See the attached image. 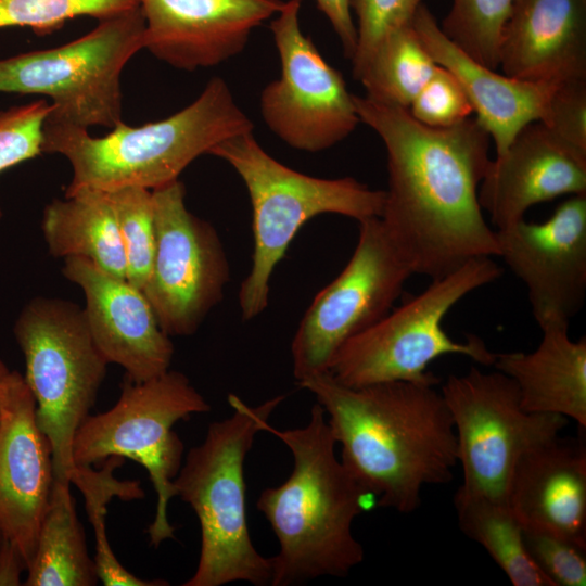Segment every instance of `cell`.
Returning <instances> with one entry per match:
<instances>
[{"mask_svg":"<svg viewBox=\"0 0 586 586\" xmlns=\"http://www.w3.org/2000/svg\"><path fill=\"white\" fill-rule=\"evenodd\" d=\"M353 99L359 120L384 143L388 188L380 219L412 272L433 280L497 257L496 230L477 196L491 161V137L477 119L433 128L406 107Z\"/></svg>","mask_w":586,"mask_h":586,"instance_id":"cell-1","label":"cell"},{"mask_svg":"<svg viewBox=\"0 0 586 586\" xmlns=\"http://www.w3.org/2000/svg\"><path fill=\"white\" fill-rule=\"evenodd\" d=\"M297 384L323 408L342 463L377 506L411 513L425 485L453 480L457 438L435 385L392 381L352 387L329 372Z\"/></svg>","mask_w":586,"mask_h":586,"instance_id":"cell-2","label":"cell"},{"mask_svg":"<svg viewBox=\"0 0 586 586\" xmlns=\"http://www.w3.org/2000/svg\"><path fill=\"white\" fill-rule=\"evenodd\" d=\"M263 432L278 437L293 457L289 477L265 488L256 501L279 542L270 585L346 576L365 558L353 522L377 507L375 497L337 459L335 438L318 403L304 426L279 430L266 422Z\"/></svg>","mask_w":586,"mask_h":586,"instance_id":"cell-3","label":"cell"},{"mask_svg":"<svg viewBox=\"0 0 586 586\" xmlns=\"http://www.w3.org/2000/svg\"><path fill=\"white\" fill-rule=\"evenodd\" d=\"M253 131L226 81L213 77L200 95L179 112L131 127L120 122L103 137L44 122L43 153L63 155L72 166L65 190L112 192L138 187L154 190L179 179L196 157L218 143Z\"/></svg>","mask_w":586,"mask_h":586,"instance_id":"cell-4","label":"cell"},{"mask_svg":"<svg viewBox=\"0 0 586 586\" xmlns=\"http://www.w3.org/2000/svg\"><path fill=\"white\" fill-rule=\"evenodd\" d=\"M284 398L279 395L249 406L230 394L233 412L211 423L203 442L188 451L174 485L176 496L198 517L201 550L183 586L271 584L272 560L256 550L247 526L244 462L255 436Z\"/></svg>","mask_w":586,"mask_h":586,"instance_id":"cell-5","label":"cell"},{"mask_svg":"<svg viewBox=\"0 0 586 586\" xmlns=\"http://www.w3.org/2000/svg\"><path fill=\"white\" fill-rule=\"evenodd\" d=\"M208 154L226 161L238 173L251 201L254 251L239 290L245 321L266 309L272 272L309 219L337 214L360 222L382 216L384 190L370 189L352 177L326 179L296 171L268 154L253 131L216 144Z\"/></svg>","mask_w":586,"mask_h":586,"instance_id":"cell-6","label":"cell"},{"mask_svg":"<svg viewBox=\"0 0 586 586\" xmlns=\"http://www.w3.org/2000/svg\"><path fill=\"white\" fill-rule=\"evenodd\" d=\"M501 271L493 257H481L431 280L421 293L344 343L329 373L352 387L392 381L436 385L440 380L428 368L438 357L462 355L493 366L497 354L484 341L475 335L456 341L445 332L443 320L464 296L497 280Z\"/></svg>","mask_w":586,"mask_h":586,"instance_id":"cell-7","label":"cell"},{"mask_svg":"<svg viewBox=\"0 0 586 586\" xmlns=\"http://www.w3.org/2000/svg\"><path fill=\"white\" fill-rule=\"evenodd\" d=\"M25 358V381L36 399V420L52 448L54 480L71 483L75 434L93 407L110 364L95 344L84 309L35 297L13 328Z\"/></svg>","mask_w":586,"mask_h":586,"instance_id":"cell-8","label":"cell"},{"mask_svg":"<svg viewBox=\"0 0 586 586\" xmlns=\"http://www.w3.org/2000/svg\"><path fill=\"white\" fill-rule=\"evenodd\" d=\"M143 30L139 5L65 44L0 59V92L47 97L48 124L114 128L122 122V73L143 49Z\"/></svg>","mask_w":586,"mask_h":586,"instance_id":"cell-9","label":"cell"},{"mask_svg":"<svg viewBox=\"0 0 586 586\" xmlns=\"http://www.w3.org/2000/svg\"><path fill=\"white\" fill-rule=\"evenodd\" d=\"M211 406L179 371L133 382L126 377L116 404L88 416L77 430L72 455L75 466H92L111 456L128 458L148 471L157 495L148 534L153 547L175 537L167 505L176 496L174 479L182 464L183 443L173 430L176 422Z\"/></svg>","mask_w":586,"mask_h":586,"instance_id":"cell-10","label":"cell"},{"mask_svg":"<svg viewBox=\"0 0 586 586\" xmlns=\"http://www.w3.org/2000/svg\"><path fill=\"white\" fill-rule=\"evenodd\" d=\"M453 418L463 482L458 492L508 505V488L520 458L555 440L569 420L531 413L515 383L495 370L472 367L450 374L441 391Z\"/></svg>","mask_w":586,"mask_h":586,"instance_id":"cell-11","label":"cell"},{"mask_svg":"<svg viewBox=\"0 0 586 586\" xmlns=\"http://www.w3.org/2000/svg\"><path fill=\"white\" fill-rule=\"evenodd\" d=\"M413 275L380 218L359 222L354 253L305 311L291 343L296 382L329 372L349 339L382 319Z\"/></svg>","mask_w":586,"mask_h":586,"instance_id":"cell-12","label":"cell"},{"mask_svg":"<svg viewBox=\"0 0 586 586\" xmlns=\"http://www.w3.org/2000/svg\"><path fill=\"white\" fill-rule=\"evenodd\" d=\"M177 179L152 190L155 252L141 290L169 336L193 334L222 298L229 264L215 228L186 206Z\"/></svg>","mask_w":586,"mask_h":586,"instance_id":"cell-13","label":"cell"},{"mask_svg":"<svg viewBox=\"0 0 586 586\" xmlns=\"http://www.w3.org/2000/svg\"><path fill=\"white\" fill-rule=\"evenodd\" d=\"M302 0L284 1L270 30L277 47L280 77L260 93V113L284 143L321 152L349 136L358 123L353 94L300 26Z\"/></svg>","mask_w":586,"mask_h":586,"instance_id":"cell-14","label":"cell"},{"mask_svg":"<svg viewBox=\"0 0 586 586\" xmlns=\"http://www.w3.org/2000/svg\"><path fill=\"white\" fill-rule=\"evenodd\" d=\"M498 256L526 288L539 328L568 324L586 296V194L571 195L543 222L496 230Z\"/></svg>","mask_w":586,"mask_h":586,"instance_id":"cell-15","label":"cell"},{"mask_svg":"<svg viewBox=\"0 0 586 586\" xmlns=\"http://www.w3.org/2000/svg\"><path fill=\"white\" fill-rule=\"evenodd\" d=\"M54 480L52 448L24 375L0 381V534L29 566Z\"/></svg>","mask_w":586,"mask_h":586,"instance_id":"cell-16","label":"cell"},{"mask_svg":"<svg viewBox=\"0 0 586 586\" xmlns=\"http://www.w3.org/2000/svg\"><path fill=\"white\" fill-rule=\"evenodd\" d=\"M282 0H140L143 49L182 71L217 66L239 54Z\"/></svg>","mask_w":586,"mask_h":586,"instance_id":"cell-17","label":"cell"},{"mask_svg":"<svg viewBox=\"0 0 586 586\" xmlns=\"http://www.w3.org/2000/svg\"><path fill=\"white\" fill-rule=\"evenodd\" d=\"M62 272L84 291L88 328L110 364L124 368L133 382L169 370L173 342L161 329L141 290L84 257L64 258Z\"/></svg>","mask_w":586,"mask_h":586,"instance_id":"cell-18","label":"cell"},{"mask_svg":"<svg viewBox=\"0 0 586 586\" xmlns=\"http://www.w3.org/2000/svg\"><path fill=\"white\" fill-rule=\"evenodd\" d=\"M579 194H586V153L544 123L533 122L489 161L477 196L481 208L499 230L524 219L536 204Z\"/></svg>","mask_w":586,"mask_h":586,"instance_id":"cell-19","label":"cell"},{"mask_svg":"<svg viewBox=\"0 0 586 586\" xmlns=\"http://www.w3.org/2000/svg\"><path fill=\"white\" fill-rule=\"evenodd\" d=\"M413 27L432 59L446 68L467 94L476 119L502 153L527 124L543 122L551 94L559 84L533 82L498 74L454 43L422 3Z\"/></svg>","mask_w":586,"mask_h":586,"instance_id":"cell-20","label":"cell"},{"mask_svg":"<svg viewBox=\"0 0 586 586\" xmlns=\"http://www.w3.org/2000/svg\"><path fill=\"white\" fill-rule=\"evenodd\" d=\"M499 65L533 82L586 79V0H514Z\"/></svg>","mask_w":586,"mask_h":586,"instance_id":"cell-21","label":"cell"},{"mask_svg":"<svg viewBox=\"0 0 586 586\" xmlns=\"http://www.w3.org/2000/svg\"><path fill=\"white\" fill-rule=\"evenodd\" d=\"M508 506L522 527L586 546V447L555 440L524 454L508 488Z\"/></svg>","mask_w":586,"mask_h":586,"instance_id":"cell-22","label":"cell"},{"mask_svg":"<svg viewBox=\"0 0 586 586\" xmlns=\"http://www.w3.org/2000/svg\"><path fill=\"white\" fill-rule=\"evenodd\" d=\"M568 324L540 328L538 346L530 352L497 354L495 370L517 385L522 408L559 415L586 428V337L573 341Z\"/></svg>","mask_w":586,"mask_h":586,"instance_id":"cell-23","label":"cell"},{"mask_svg":"<svg viewBox=\"0 0 586 586\" xmlns=\"http://www.w3.org/2000/svg\"><path fill=\"white\" fill-rule=\"evenodd\" d=\"M41 229L52 256L84 257L126 279L124 246L107 192L81 190L53 200L44 207Z\"/></svg>","mask_w":586,"mask_h":586,"instance_id":"cell-24","label":"cell"},{"mask_svg":"<svg viewBox=\"0 0 586 586\" xmlns=\"http://www.w3.org/2000/svg\"><path fill=\"white\" fill-rule=\"evenodd\" d=\"M69 485L53 480L25 586H93L99 581Z\"/></svg>","mask_w":586,"mask_h":586,"instance_id":"cell-25","label":"cell"},{"mask_svg":"<svg viewBox=\"0 0 586 586\" xmlns=\"http://www.w3.org/2000/svg\"><path fill=\"white\" fill-rule=\"evenodd\" d=\"M454 505L462 533L487 551L513 586H552L527 552L507 504L457 491Z\"/></svg>","mask_w":586,"mask_h":586,"instance_id":"cell-26","label":"cell"},{"mask_svg":"<svg viewBox=\"0 0 586 586\" xmlns=\"http://www.w3.org/2000/svg\"><path fill=\"white\" fill-rule=\"evenodd\" d=\"M437 67L412 22L390 33L355 79L366 97L408 109Z\"/></svg>","mask_w":586,"mask_h":586,"instance_id":"cell-27","label":"cell"},{"mask_svg":"<svg viewBox=\"0 0 586 586\" xmlns=\"http://www.w3.org/2000/svg\"><path fill=\"white\" fill-rule=\"evenodd\" d=\"M124 458L111 456L100 470L91 466H76L71 473V484H75L85 498V507L95 537L98 578L105 586H167L165 579H142L124 568L111 549L105 527L106 505L113 497L122 500L140 499L144 492L139 481H119L114 469L124 463Z\"/></svg>","mask_w":586,"mask_h":586,"instance_id":"cell-28","label":"cell"},{"mask_svg":"<svg viewBox=\"0 0 586 586\" xmlns=\"http://www.w3.org/2000/svg\"><path fill=\"white\" fill-rule=\"evenodd\" d=\"M443 33L479 63L496 69L504 27L514 0H451Z\"/></svg>","mask_w":586,"mask_h":586,"instance_id":"cell-29","label":"cell"},{"mask_svg":"<svg viewBox=\"0 0 586 586\" xmlns=\"http://www.w3.org/2000/svg\"><path fill=\"white\" fill-rule=\"evenodd\" d=\"M113 205L126 257V280L142 290L149 279L155 252L152 191L123 188L107 192Z\"/></svg>","mask_w":586,"mask_h":586,"instance_id":"cell-30","label":"cell"},{"mask_svg":"<svg viewBox=\"0 0 586 586\" xmlns=\"http://www.w3.org/2000/svg\"><path fill=\"white\" fill-rule=\"evenodd\" d=\"M140 5V0H0V28L29 27L43 35L77 16L99 21Z\"/></svg>","mask_w":586,"mask_h":586,"instance_id":"cell-31","label":"cell"},{"mask_svg":"<svg viewBox=\"0 0 586 586\" xmlns=\"http://www.w3.org/2000/svg\"><path fill=\"white\" fill-rule=\"evenodd\" d=\"M50 111L46 99L0 110V173L43 153V125ZM2 215L0 207V219Z\"/></svg>","mask_w":586,"mask_h":586,"instance_id":"cell-32","label":"cell"},{"mask_svg":"<svg viewBox=\"0 0 586 586\" xmlns=\"http://www.w3.org/2000/svg\"><path fill=\"white\" fill-rule=\"evenodd\" d=\"M422 0H351L357 17V43L352 60L355 78L382 40L413 22Z\"/></svg>","mask_w":586,"mask_h":586,"instance_id":"cell-33","label":"cell"},{"mask_svg":"<svg viewBox=\"0 0 586 586\" xmlns=\"http://www.w3.org/2000/svg\"><path fill=\"white\" fill-rule=\"evenodd\" d=\"M527 552L552 586L586 585V546L550 532L522 527Z\"/></svg>","mask_w":586,"mask_h":586,"instance_id":"cell-34","label":"cell"},{"mask_svg":"<svg viewBox=\"0 0 586 586\" xmlns=\"http://www.w3.org/2000/svg\"><path fill=\"white\" fill-rule=\"evenodd\" d=\"M408 110L418 122L433 128L455 126L470 118L473 113L459 82L440 65Z\"/></svg>","mask_w":586,"mask_h":586,"instance_id":"cell-35","label":"cell"},{"mask_svg":"<svg viewBox=\"0 0 586 586\" xmlns=\"http://www.w3.org/2000/svg\"><path fill=\"white\" fill-rule=\"evenodd\" d=\"M542 123L563 141L586 153V79L559 84Z\"/></svg>","mask_w":586,"mask_h":586,"instance_id":"cell-36","label":"cell"},{"mask_svg":"<svg viewBox=\"0 0 586 586\" xmlns=\"http://www.w3.org/2000/svg\"><path fill=\"white\" fill-rule=\"evenodd\" d=\"M337 35L344 54L352 59L357 43V30L351 14V0H315Z\"/></svg>","mask_w":586,"mask_h":586,"instance_id":"cell-37","label":"cell"},{"mask_svg":"<svg viewBox=\"0 0 586 586\" xmlns=\"http://www.w3.org/2000/svg\"><path fill=\"white\" fill-rule=\"evenodd\" d=\"M27 570L20 551L10 540L0 538V586L21 585V573Z\"/></svg>","mask_w":586,"mask_h":586,"instance_id":"cell-38","label":"cell"},{"mask_svg":"<svg viewBox=\"0 0 586 586\" xmlns=\"http://www.w3.org/2000/svg\"><path fill=\"white\" fill-rule=\"evenodd\" d=\"M9 371L7 365L0 359V381Z\"/></svg>","mask_w":586,"mask_h":586,"instance_id":"cell-39","label":"cell"},{"mask_svg":"<svg viewBox=\"0 0 586 586\" xmlns=\"http://www.w3.org/2000/svg\"><path fill=\"white\" fill-rule=\"evenodd\" d=\"M0 537H1V534H0Z\"/></svg>","mask_w":586,"mask_h":586,"instance_id":"cell-40","label":"cell"},{"mask_svg":"<svg viewBox=\"0 0 586 586\" xmlns=\"http://www.w3.org/2000/svg\"><path fill=\"white\" fill-rule=\"evenodd\" d=\"M1 538V537H0Z\"/></svg>","mask_w":586,"mask_h":586,"instance_id":"cell-41","label":"cell"}]
</instances>
